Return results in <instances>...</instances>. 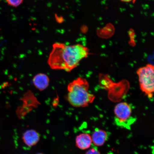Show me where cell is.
Instances as JSON below:
<instances>
[{"mask_svg": "<svg viewBox=\"0 0 154 154\" xmlns=\"http://www.w3.org/2000/svg\"><path fill=\"white\" fill-rule=\"evenodd\" d=\"M40 138L39 134L34 130L26 131L22 137V139L25 144L29 147L36 145L39 142Z\"/></svg>", "mask_w": 154, "mask_h": 154, "instance_id": "5", "label": "cell"}, {"mask_svg": "<svg viewBox=\"0 0 154 154\" xmlns=\"http://www.w3.org/2000/svg\"><path fill=\"white\" fill-rule=\"evenodd\" d=\"M89 55L88 48L82 44L67 45L57 43L53 45L48 63L53 70L69 72L76 68L81 61Z\"/></svg>", "mask_w": 154, "mask_h": 154, "instance_id": "1", "label": "cell"}, {"mask_svg": "<svg viewBox=\"0 0 154 154\" xmlns=\"http://www.w3.org/2000/svg\"><path fill=\"white\" fill-rule=\"evenodd\" d=\"M32 82L35 87L40 91H43L49 86L50 80L47 75L39 73L34 77Z\"/></svg>", "mask_w": 154, "mask_h": 154, "instance_id": "6", "label": "cell"}, {"mask_svg": "<svg viewBox=\"0 0 154 154\" xmlns=\"http://www.w3.org/2000/svg\"><path fill=\"white\" fill-rule=\"evenodd\" d=\"M8 4L11 6L17 7L23 3V0H6Z\"/></svg>", "mask_w": 154, "mask_h": 154, "instance_id": "9", "label": "cell"}, {"mask_svg": "<svg viewBox=\"0 0 154 154\" xmlns=\"http://www.w3.org/2000/svg\"><path fill=\"white\" fill-rule=\"evenodd\" d=\"M36 154H44L42 153H37Z\"/></svg>", "mask_w": 154, "mask_h": 154, "instance_id": "12", "label": "cell"}, {"mask_svg": "<svg viewBox=\"0 0 154 154\" xmlns=\"http://www.w3.org/2000/svg\"><path fill=\"white\" fill-rule=\"evenodd\" d=\"M92 142L91 137L88 134L82 133L79 134L76 138L77 147L81 149H88L91 146Z\"/></svg>", "mask_w": 154, "mask_h": 154, "instance_id": "7", "label": "cell"}, {"mask_svg": "<svg viewBox=\"0 0 154 154\" xmlns=\"http://www.w3.org/2000/svg\"><path fill=\"white\" fill-rule=\"evenodd\" d=\"M108 134L105 131L96 129L91 137L92 142L95 146H101L107 140Z\"/></svg>", "mask_w": 154, "mask_h": 154, "instance_id": "8", "label": "cell"}, {"mask_svg": "<svg viewBox=\"0 0 154 154\" xmlns=\"http://www.w3.org/2000/svg\"><path fill=\"white\" fill-rule=\"evenodd\" d=\"M89 85L86 79L79 77L67 86V99L75 107L88 106L93 103L95 97L89 91Z\"/></svg>", "mask_w": 154, "mask_h": 154, "instance_id": "2", "label": "cell"}, {"mask_svg": "<svg viewBox=\"0 0 154 154\" xmlns=\"http://www.w3.org/2000/svg\"><path fill=\"white\" fill-rule=\"evenodd\" d=\"M0 1H1V0H0Z\"/></svg>", "mask_w": 154, "mask_h": 154, "instance_id": "13", "label": "cell"}, {"mask_svg": "<svg viewBox=\"0 0 154 154\" xmlns=\"http://www.w3.org/2000/svg\"><path fill=\"white\" fill-rule=\"evenodd\" d=\"M115 124L121 128L130 129L136 119L132 115L131 107L126 102L117 104L114 109Z\"/></svg>", "mask_w": 154, "mask_h": 154, "instance_id": "4", "label": "cell"}, {"mask_svg": "<svg viewBox=\"0 0 154 154\" xmlns=\"http://www.w3.org/2000/svg\"><path fill=\"white\" fill-rule=\"evenodd\" d=\"M86 154H100L99 151L95 149H90Z\"/></svg>", "mask_w": 154, "mask_h": 154, "instance_id": "10", "label": "cell"}, {"mask_svg": "<svg viewBox=\"0 0 154 154\" xmlns=\"http://www.w3.org/2000/svg\"><path fill=\"white\" fill-rule=\"evenodd\" d=\"M121 1L125 2H134L136 0H121Z\"/></svg>", "mask_w": 154, "mask_h": 154, "instance_id": "11", "label": "cell"}, {"mask_svg": "<svg viewBox=\"0 0 154 154\" xmlns=\"http://www.w3.org/2000/svg\"><path fill=\"white\" fill-rule=\"evenodd\" d=\"M137 73L140 90L149 99L152 100L154 90V66L148 64L138 69Z\"/></svg>", "mask_w": 154, "mask_h": 154, "instance_id": "3", "label": "cell"}]
</instances>
